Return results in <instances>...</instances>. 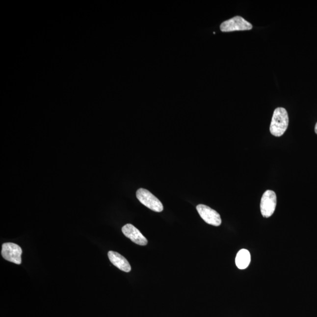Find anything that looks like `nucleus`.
Segmentation results:
<instances>
[{"label": "nucleus", "mask_w": 317, "mask_h": 317, "mask_svg": "<svg viewBox=\"0 0 317 317\" xmlns=\"http://www.w3.org/2000/svg\"><path fill=\"white\" fill-rule=\"evenodd\" d=\"M315 132L317 134V122L315 127Z\"/></svg>", "instance_id": "obj_10"}, {"label": "nucleus", "mask_w": 317, "mask_h": 317, "mask_svg": "<svg viewBox=\"0 0 317 317\" xmlns=\"http://www.w3.org/2000/svg\"><path fill=\"white\" fill-rule=\"evenodd\" d=\"M122 233L130 238L133 243L140 245V246H146L148 244V240L143 236L138 229L131 224H127L122 228Z\"/></svg>", "instance_id": "obj_7"}, {"label": "nucleus", "mask_w": 317, "mask_h": 317, "mask_svg": "<svg viewBox=\"0 0 317 317\" xmlns=\"http://www.w3.org/2000/svg\"><path fill=\"white\" fill-rule=\"evenodd\" d=\"M196 209L202 219L211 225L219 226L222 224L220 214L216 211L205 205L197 206Z\"/></svg>", "instance_id": "obj_6"}, {"label": "nucleus", "mask_w": 317, "mask_h": 317, "mask_svg": "<svg viewBox=\"0 0 317 317\" xmlns=\"http://www.w3.org/2000/svg\"><path fill=\"white\" fill-rule=\"evenodd\" d=\"M250 261L251 256L249 251L246 249L239 251L236 257V264L239 269H246L249 265Z\"/></svg>", "instance_id": "obj_9"}, {"label": "nucleus", "mask_w": 317, "mask_h": 317, "mask_svg": "<svg viewBox=\"0 0 317 317\" xmlns=\"http://www.w3.org/2000/svg\"><path fill=\"white\" fill-rule=\"evenodd\" d=\"M136 197L142 204L151 210L156 212L163 211L162 203L149 190L140 188L136 191Z\"/></svg>", "instance_id": "obj_2"}, {"label": "nucleus", "mask_w": 317, "mask_h": 317, "mask_svg": "<svg viewBox=\"0 0 317 317\" xmlns=\"http://www.w3.org/2000/svg\"><path fill=\"white\" fill-rule=\"evenodd\" d=\"M277 205V196L273 190H266L261 199L260 211L262 216L268 218L273 214Z\"/></svg>", "instance_id": "obj_3"}, {"label": "nucleus", "mask_w": 317, "mask_h": 317, "mask_svg": "<svg viewBox=\"0 0 317 317\" xmlns=\"http://www.w3.org/2000/svg\"><path fill=\"white\" fill-rule=\"evenodd\" d=\"M110 262L115 267L120 269L121 270L126 273H129L131 271V266L130 263L128 262L126 258L121 255L120 254L110 251L107 254Z\"/></svg>", "instance_id": "obj_8"}, {"label": "nucleus", "mask_w": 317, "mask_h": 317, "mask_svg": "<svg viewBox=\"0 0 317 317\" xmlns=\"http://www.w3.org/2000/svg\"><path fill=\"white\" fill-rule=\"evenodd\" d=\"M288 113L285 108L280 107L275 109L272 117L270 131L273 136H282L289 126Z\"/></svg>", "instance_id": "obj_1"}, {"label": "nucleus", "mask_w": 317, "mask_h": 317, "mask_svg": "<svg viewBox=\"0 0 317 317\" xmlns=\"http://www.w3.org/2000/svg\"><path fill=\"white\" fill-rule=\"evenodd\" d=\"M23 251L19 245L13 243H5L2 244L1 255L8 262L20 264L22 263Z\"/></svg>", "instance_id": "obj_5"}, {"label": "nucleus", "mask_w": 317, "mask_h": 317, "mask_svg": "<svg viewBox=\"0 0 317 317\" xmlns=\"http://www.w3.org/2000/svg\"><path fill=\"white\" fill-rule=\"evenodd\" d=\"M220 28L221 31L225 32L250 30L253 28V26L243 17L236 16L222 23Z\"/></svg>", "instance_id": "obj_4"}]
</instances>
